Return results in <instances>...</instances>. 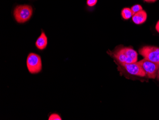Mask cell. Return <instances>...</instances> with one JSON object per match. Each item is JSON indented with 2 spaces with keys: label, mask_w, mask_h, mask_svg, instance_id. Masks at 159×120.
<instances>
[{
  "label": "cell",
  "mask_w": 159,
  "mask_h": 120,
  "mask_svg": "<svg viewBox=\"0 0 159 120\" xmlns=\"http://www.w3.org/2000/svg\"><path fill=\"white\" fill-rule=\"evenodd\" d=\"M111 54L120 63H133L138 60V54L131 47L119 46Z\"/></svg>",
  "instance_id": "1"
},
{
  "label": "cell",
  "mask_w": 159,
  "mask_h": 120,
  "mask_svg": "<svg viewBox=\"0 0 159 120\" xmlns=\"http://www.w3.org/2000/svg\"><path fill=\"white\" fill-rule=\"evenodd\" d=\"M33 8L30 5H18L14 9L13 15L17 22L23 24L30 20L33 15Z\"/></svg>",
  "instance_id": "2"
},
{
  "label": "cell",
  "mask_w": 159,
  "mask_h": 120,
  "mask_svg": "<svg viewBox=\"0 0 159 120\" xmlns=\"http://www.w3.org/2000/svg\"><path fill=\"white\" fill-rule=\"evenodd\" d=\"M27 67L31 74H37L41 72L42 69V60L40 55L31 53L28 55Z\"/></svg>",
  "instance_id": "3"
},
{
  "label": "cell",
  "mask_w": 159,
  "mask_h": 120,
  "mask_svg": "<svg viewBox=\"0 0 159 120\" xmlns=\"http://www.w3.org/2000/svg\"><path fill=\"white\" fill-rule=\"evenodd\" d=\"M139 52L144 59L159 64V47L144 46L140 48Z\"/></svg>",
  "instance_id": "4"
},
{
  "label": "cell",
  "mask_w": 159,
  "mask_h": 120,
  "mask_svg": "<svg viewBox=\"0 0 159 120\" xmlns=\"http://www.w3.org/2000/svg\"><path fill=\"white\" fill-rule=\"evenodd\" d=\"M138 62L143 69L146 77L152 79L156 78L159 68V64L150 61L145 59L139 61Z\"/></svg>",
  "instance_id": "5"
},
{
  "label": "cell",
  "mask_w": 159,
  "mask_h": 120,
  "mask_svg": "<svg viewBox=\"0 0 159 120\" xmlns=\"http://www.w3.org/2000/svg\"><path fill=\"white\" fill-rule=\"evenodd\" d=\"M120 65L122 69L130 75L140 77H146L143 69L138 62L133 63H120Z\"/></svg>",
  "instance_id": "6"
},
{
  "label": "cell",
  "mask_w": 159,
  "mask_h": 120,
  "mask_svg": "<svg viewBox=\"0 0 159 120\" xmlns=\"http://www.w3.org/2000/svg\"><path fill=\"white\" fill-rule=\"evenodd\" d=\"M147 18V15L146 12L142 10L134 14L132 17V20L136 25H141L146 21Z\"/></svg>",
  "instance_id": "7"
},
{
  "label": "cell",
  "mask_w": 159,
  "mask_h": 120,
  "mask_svg": "<svg viewBox=\"0 0 159 120\" xmlns=\"http://www.w3.org/2000/svg\"><path fill=\"white\" fill-rule=\"evenodd\" d=\"M48 44L47 37L43 31H42L40 36L35 42L36 47L40 50H43L46 48Z\"/></svg>",
  "instance_id": "8"
},
{
  "label": "cell",
  "mask_w": 159,
  "mask_h": 120,
  "mask_svg": "<svg viewBox=\"0 0 159 120\" xmlns=\"http://www.w3.org/2000/svg\"><path fill=\"white\" fill-rule=\"evenodd\" d=\"M121 15L124 19L128 20L133 17L134 14L131 8L126 7L122 9L121 12Z\"/></svg>",
  "instance_id": "9"
},
{
  "label": "cell",
  "mask_w": 159,
  "mask_h": 120,
  "mask_svg": "<svg viewBox=\"0 0 159 120\" xmlns=\"http://www.w3.org/2000/svg\"><path fill=\"white\" fill-rule=\"evenodd\" d=\"M131 9L132 10V12H133L134 15L135 13H136V12L143 10L142 6L140 5V4H136V5H134V6H132Z\"/></svg>",
  "instance_id": "10"
},
{
  "label": "cell",
  "mask_w": 159,
  "mask_h": 120,
  "mask_svg": "<svg viewBox=\"0 0 159 120\" xmlns=\"http://www.w3.org/2000/svg\"><path fill=\"white\" fill-rule=\"evenodd\" d=\"M49 120H61V117L59 114L57 113H52L49 116L48 118Z\"/></svg>",
  "instance_id": "11"
},
{
  "label": "cell",
  "mask_w": 159,
  "mask_h": 120,
  "mask_svg": "<svg viewBox=\"0 0 159 120\" xmlns=\"http://www.w3.org/2000/svg\"><path fill=\"white\" fill-rule=\"evenodd\" d=\"M98 0H87V4L90 7L95 6L97 3Z\"/></svg>",
  "instance_id": "12"
},
{
  "label": "cell",
  "mask_w": 159,
  "mask_h": 120,
  "mask_svg": "<svg viewBox=\"0 0 159 120\" xmlns=\"http://www.w3.org/2000/svg\"><path fill=\"white\" fill-rule=\"evenodd\" d=\"M155 29H156V31L159 33V20L158 21L157 24H156V26H155Z\"/></svg>",
  "instance_id": "13"
},
{
  "label": "cell",
  "mask_w": 159,
  "mask_h": 120,
  "mask_svg": "<svg viewBox=\"0 0 159 120\" xmlns=\"http://www.w3.org/2000/svg\"><path fill=\"white\" fill-rule=\"evenodd\" d=\"M143 1L147 2H155L157 0H143Z\"/></svg>",
  "instance_id": "14"
},
{
  "label": "cell",
  "mask_w": 159,
  "mask_h": 120,
  "mask_svg": "<svg viewBox=\"0 0 159 120\" xmlns=\"http://www.w3.org/2000/svg\"><path fill=\"white\" fill-rule=\"evenodd\" d=\"M157 79L159 80V68L158 69V72H157Z\"/></svg>",
  "instance_id": "15"
}]
</instances>
